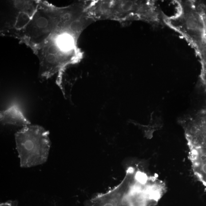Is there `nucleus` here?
<instances>
[{"instance_id":"1","label":"nucleus","mask_w":206,"mask_h":206,"mask_svg":"<svg viewBox=\"0 0 206 206\" xmlns=\"http://www.w3.org/2000/svg\"><path fill=\"white\" fill-rule=\"evenodd\" d=\"M49 134L37 125L27 126L16 133V147L21 167L29 168L46 161L50 146Z\"/></svg>"},{"instance_id":"2","label":"nucleus","mask_w":206,"mask_h":206,"mask_svg":"<svg viewBox=\"0 0 206 206\" xmlns=\"http://www.w3.org/2000/svg\"><path fill=\"white\" fill-rule=\"evenodd\" d=\"M88 11L94 20L148 21L151 12L149 1H102L91 2Z\"/></svg>"},{"instance_id":"3","label":"nucleus","mask_w":206,"mask_h":206,"mask_svg":"<svg viewBox=\"0 0 206 206\" xmlns=\"http://www.w3.org/2000/svg\"><path fill=\"white\" fill-rule=\"evenodd\" d=\"M63 11V8L39 2L31 20L17 37L34 50L56 30Z\"/></svg>"},{"instance_id":"4","label":"nucleus","mask_w":206,"mask_h":206,"mask_svg":"<svg viewBox=\"0 0 206 206\" xmlns=\"http://www.w3.org/2000/svg\"><path fill=\"white\" fill-rule=\"evenodd\" d=\"M1 121L3 124H10L26 126L30 124L23 113L20 106L17 102H13L10 106L0 114Z\"/></svg>"},{"instance_id":"5","label":"nucleus","mask_w":206,"mask_h":206,"mask_svg":"<svg viewBox=\"0 0 206 206\" xmlns=\"http://www.w3.org/2000/svg\"><path fill=\"white\" fill-rule=\"evenodd\" d=\"M101 206H147L141 199L132 194L123 192L112 195Z\"/></svg>"},{"instance_id":"6","label":"nucleus","mask_w":206,"mask_h":206,"mask_svg":"<svg viewBox=\"0 0 206 206\" xmlns=\"http://www.w3.org/2000/svg\"><path fill=\"white\" fill-rule=\"evenodd\" d=\"M0 206H17V204L16 202L9 201L2 203Z\"/></svg>"}]
</instances>
